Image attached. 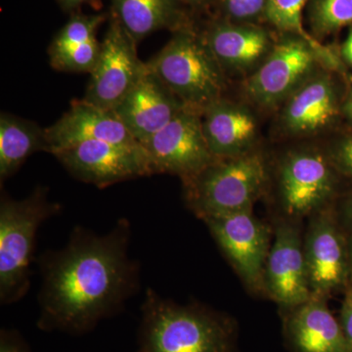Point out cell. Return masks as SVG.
Wrapping results in <instances>:
<instances>
[{
	"mask_svg": "<svg viewBox=\"0 0 352 352\" xmlns=\"http://www.w3.org/2000/svg\"><path fill=\"white\" fill-rule=\"evenodd\" d=\"M104 14H75L58 32L50 47V65L57 71L91 73L100 54L97 31Z\"/></svg>",
	"mask_w": 352,
	"mask_h": 352,
	"instance_id": "obj_20",
	"label": "cell"
},
{
	"mask_svg": "<svg viewBox=\"0 0 352 352\" xmlns=\"http://www.w3.org/2000/svg\"><path fill=\"white\" fill-rule=\"evenodd\" d=\"M272 226L274 236L264 272V291L281 314L305 302L312 293L303 252L302 222L274 219Z\"/></svg>",
	"mask_w": 352,
	"mask_h": 352,
	"instance_id": "obj_13",
	"label": "cell"
},
{
	"mask_svg": "<svg viewBox=\"0 0 352 352\" xmlns=\"http://www.w3.org/2000/svg\"><path fill=\"white\" fill-rule=\"evenodd\" d=\"M38 151L48 152L45 129L32 120L2 113L0 117V180L15 175L25 160Z\"/></svg>",
	"mask_w": 352,
	"mask_h": 352,
	"instance_id": "obj_22",
	"label": "cell"
},
{
	"mask_svg": "<svg viewBox=\"0 0 352 352\" xmlns=\"http://www.w3.org/2000/svg\"><path fill=\"white\" fill-rule=\"evenodd\" d=\"M270 179L265 157L252 149L239 156L215 159L183 182L187 207L199 219L252 210Z\"/></svg>",
	"mask_w": 352,
	"mask_h": 352,
	"instance_id": "obj_3",
	"label": "cell"
},
{
	"mask_svg": "<svg viewBox=\"0 0 352 352\" xmlns=\"http://www.w3.org/2000/svg\"><path fill=\"white\" fill-rule=\"evenodd\" d=\"M131 238L126 219L103 235L76 226L64 248L41 254L39 330L85 335L122 312L140 288V266L129 254Z\"/></svg>",
	"mask_w": 352,
	"mask_h": 352,
	"instance_id": "obj_1",
	"label": "cell"
},
{
	"mask_svg": "<svg viewBox=\"0 0 352 352\" xmlns=\"http://www.w3.org/2000/svg\"><path fill=\"white\" fill-rule=\"evenodd\" d=\"M342 111L347 120L352 124V88L349 94H347L346 98L344 99V104L342 105Z\"/></svg>",
	"mask_w": 352,
	"mask_h": 352,
	"instance_id": "obj_32",
	"label": "cell"
},
{
	"mask_svg": "<svg viewBox=\"0 0 352 352\" xmlns=\"http://www.w3.org/2000/svg\"><path fill=\"white\" fill-rule=\"evenodd\" d=\"M147 64L186 108L201 113L222 98L226 87L223 69L203 36L188 25L175 31Z\"/></svg>",
	"mask_w": 352,
	"mask_h": 352,
	"instance_id": "obj_5",
	"label": "cell"
},
{
	"mask_svg": "<svg viewBox=\"0 0 352 352\" xmlns=\"http://www.w3.org/2000/svg\"><path fill=\"white\" fill-rule=\"evenodd\" d=\"M91 0H58L60 6L65 11H74L82 6V4L87 3Z\"/></svg>",
	"mask_w": 352,
	"mask_h": 352,
	"instance_id": "obj_31",
	"label": "cell"
},
{
	"mask_svg": "<svg viewBox=\"0 0 352 352\" xmlns=\"http://www.w3.org/2000/svg\"><path fill=\"white\" fill-rule=\"evenodd\" d=\"M201 119L208 147L217 159L254 149L258 124L247 108L220 98L201 113Z\"/></svg>",
	"mask_w": 352,
	"mask_h": 352,
	"instance_id": "obj_18",
	"label": "cell"
},
{
	"mask_svg": "<svg viewBox=\"0 0 352 352\" xmlns=\"http://www.w3.org/2000/svg\"><path fill=\"white\" fill-rule=\"evenodd\" d=\"M0 352H32L24 338L17 330L2 329L0 331Z\"/></svg>",
	"mask_w": 352,
	"mask_h": 352,
	"instance_id": "obj_27",
	"label": "cell"
},
{
	"mask_svg": "<svg viewBox=\"0 0 352 352\" xmlns=\"http://www.w3.org/2000/svg\"><path fill=\"white\" fill-rule=\"evenodd\" d=\"M315 38L352 25V0H312L308 13Z\"/></svg>",
	"mask_w": 352,
	"mask_h": 352,
	"instance_id": "obj_24",
	"label": "cell"
},
{
	"mask_svg": "<svg viewBox=\"0 0 352 352\" xmlns=\"http://www.w3.org/2000/svg\"><path fill=\"white\" fill-rule=\"evenodd\" d=\"M308 0H267L265 16L279 31L300 36L319 51L327 68L344 73V63L339 55L322 45L314 36L308 34L302 25V11Z\"/></svg>",
	"mask_w": 352,
	"mask_h": 352,
	"instance_id": "obj_23",
	"label": "cell"
},
{
	"mask_svg": "<svg viewBox=\"0 0 352 352\" xmlns=\"http://www.w3.org/2000/svg\"><path fill=\"white\" fill-rule=\"evenodd\" d=\"M203 38L223 71L256 68L274 45L265 30L252 25L214 23Z\"/></svg>",
	"mask_w": 352,
	"mask_h": 352,
	"instance_id": "obj_19",
	"label": "cell"
},
{
	"mask_svg": "<svg viewBox=\"0 0 352 352\" xmlns=\"http://www.w3.org/2000/svg\"><path fill=\"white\" fill-rule=\"evenodd\" d=\"M340 177L326 152L307 148L286 153L275 175L276 219L302 222L333 207Z\"/></svg>",
	"mask_w": 352,
	"mask_h": 352,
	"instance_id": "obj_6",
	"label": "cell"
},
{
	"mask_svg": "<svg viewBox=\"0 0 352 352\" xmlns=\"http://www.w3.org/2000/svg\"><path fill=\"white\" fill-rule=\"evenodd\" d=\"M339 321L349 349L352 352V286L349 285L344 293L340 307Z\"/></svg>",
	"mask_w": 352,
	"mask_h": 352,
	"instance_id": "obj_28",
	"label": "cell"
},
{
	"mask_svg": "<svg viewBox=\"0 0 352 352\" xmlns=\"http://www.w3.org/2000/svg\"><path fill=\"white\" fill-rule=\"evenodd\" d=\"M336 214L347 236H352V192L335 204Z\"/></svg>",
	"mask_w": 352,
	"mask_h": 352,
	"instance_id": "obj_29",
	"label": "cell"
},
{
	"mask_svg": "<svg viewBox=\"0 0 352 352\" xmlns=\"http://www.w3.org/2000/svg\"><path fill=\"white\" fill-rule=\"evenodd\" d=\"M138 43L115 17L111 18L107 32L101 43L100 54L83 100L105 109H113L138 82L147 63L138 55Z\"/></svg>",
	"mask_w": 352,
	"mask_h": 352,
	"instance_id": "obj_12",
	"label": "cell"
},
{
	"mask_svg": "<svg viewBox=\"0 0 352 352\" xmlns=\"http://www.w3.org/2000/svg\"><path fill=\"white\" fill-rule=\"evenodd\" d=\"M303 252L311 293L327 298L344 294L349 286V236L335 206L308 217Z\"/></svg>",
	"mask_w": 352,
	"mask_h": 352,
	"instance_id": "obj_9",
	"label": "cell"
},
{
	"mask_svg": "<svg viewBox=\"0 0 352 352\" xmlns=\"http://www.w3.org/2000/svg\"><path fill=\"white\" fill-rule=\"evenodd\" d=\"M177 0H112L113 17L136 43L163 29L187 27Z\"/></svg>",
	"mask_w": 352,
	"mask_h": 352,
	"instance_id": "obj_21",
	"label": "cell"
},
{
	"mask_svg": "<svg viewBox=\"0 0 352 352\" xmlns=\"http://www.w3.org/2000/svg\"><path fill=\"white\" fill-rule=\"evenodd\" d=\"M227 15L236 21L256 19L265 15L267 0H221Z\"/></svg>",
	"mask_w": 352,
	"mask_h": 352,
	"instance_id": "obj_25",
	"label": "cell"
},
{
	"mask_svg": "<svg viewBox=\"0 0 352 352\" xmlns=\"http://www.w3.org/2000/svg\"><path fill=\"white\" fill-rule=\"evenodd\" d=\"M340 109L339 94L332 76L325 72H316L285 101L282 126L291 135H311L331 126Z\"/></svg>",
	"mask_w": 352,
	"mask_h": 352,
	"instance_id": "obj_17",
	"label": "cell"
},
{
	"mask_svg": "<svg viewBox=\"0 0 352 352\" xmlns=\"http://www.w3.org/2000/svg\"><path fill=\"white\" fill-rule=\"evenodd\" d=\"M324 65L323 58L311 43L294 34L273 45L270 54L245 83L248 98L263 108H273L285 101ZM326 67V66H325Z\"/></svg>",
	"mask_w": 352,
	"mask_h": 352,
	"instance_id": "obj_8",
	"label": "cell"
},
{
	"mask_svg": "<svg viewBox=\"0 0 352 352\" xmlns=\"http://www.w3.org/2000/svg\"><path fill=\"white\" fill-rule=\"evenodd\" d=\"M45 136L50 154L85 141L140 144L113 111L97 107L83 99L74 101L61 119L45 129Z\"/></svg>",
	"mask_w": 352,
	"mask_h": 352,
	"instance_id": "obj_16",
	"label": "cell"
},
{
	"mask_svg": "<svg viewBox=\"0 0 352 352\" xmlns=\"http://www.w3.org/2000/svg\"><path fill=\"white\" fill-rule=\"evenodd\" d=\"M141 146L154 173L177 175L182 182L198 175L217 159L204 134L201 113L186 107Z\"/></svg>",
	"mask_w": 352,
	"mask_h": 352,
	"instance_id": "obj_10",
	"label": "cell"
},
{
	"mask_svg": "<svg viewBox=\"0 0 352 352\" xmlns=\"http://www.w3.org/2000/svg\"><path fill=\"white\" fill-rule=\"evenodd\" d=\"M342 61L346 62V63L351 65L352 67V29L349 32L346 41L342 44Z\"/></svg>",
	"mask_w": 352,
	"mask_h": 352,
	"instance_id": "obj_30",
	"label": "cell"
},
{
	"mask_svg": "<svg viewBox=\"0 0 352 352\" xmlns=\"http://www.w3.org/2000/svg\"><path fill=\"white\" fill-rule=\"evenodd\" d=\"M184 108L147 64L138 82L113 112L141 144L170 124Z\"/></svg>",
	"mask_w": 352,
	"mask_h": 352,
	"instance_id": "obj_14",
	"label": "cell"
},
{
	"mask_svg": "<svg viewBox=\"0 0 352 352\" xmlns=\"http://www.w3.org/2000/svg\"><path fill=\"white\" fill-rule=\"evenodd\" d=\"M327 154L339 175L352 180V136L340 139Z\"/></svg>",
	"mask_w": 352,
	"mask_h": 352,
	"instance_id": "obj_26",
	"label": "cell"
},
{
	"mask_svg": "<svg viewBox=\"0 0 352 352\" xmlns=\"http://www.w3.org/2000/svg\"><path fill=\"white\" fill-rule=\"evenodd\" d=\"M178 2L189 4V6L201 7L207 6L210 0H177Z\"/></svg>",
	"mask_w": 352,
	"mask_h": 352,
	"instance_id": "obj_34",
	"label": "cell"
},
{
	"mask_svg": "<svg viewBox=\"0 0 352 352\" xmlns=\"http://www.w3.org/2000/svg\"><path fill=\"white\" fill-rule=\"evenodd\" d=\"M61 212L48 200L47 189L38 187L31 195L15 200L2 194L0 201V302L13 305L31 287V263L38 230Z\"/></svg>",
	"mask_w": 352,
	"mask_h": 352,
	"instance_id": "obj_4",
	"label": "cell"
},
{
	"mask_svg": "<svg viewBox=\"0 0 352 352\" xmlns=\"http://www.w3.org/2000/svg\"><path fill=\"white\" fill-rule=\"evenodd\" d=\"M203 221L245 289L265 298L264 272L274 236L273 226L258 219L252 210Z\"/></svg>",
	"mask_w": 352,
	"mask_h": 352,
	"instance_id": "obj_7",
	"label": "cell"
},
{
	"mask_svg": "<svg viewBox=\"0 0 352 352\" xmlns=\"http://www.w3.org/2000/svg\"><path fill=\"white\" fill-rule=\"evenodd\" d=\"M138 352H239L237 323L198 302L180 305L146 292Z\"/></svg>",
	"mask_w": 352,
	"mask_h": 352,
	"instance_id": "obj_2",
	"label": "cell"
},
{
	"mask_svg": "<svg viewBox=\"0 0 352 352\" xmlns=\"http://www.w3.org/2000/svg\"><path fill=\"white\" fill-rule=\"evenodd\" d=\"M328 300L312 294L305 302L280 314L288 352H351Z\"/></svg>",
	"mask_w": 352,
	"mask_h": 352,
	"instance_id": "obj_15",
	"label": "cell"
},
{
	"mask_svg": "<svg viewBox=\"0 0 352 352\" xmlns=\"http://www.w3.org/2000/svg\"><path fill=\"white\" fill-rule=\"evenodd\" d=\"M349 285L352 286V236H349Z\"/></svg>",
	"mask_w": 352,
	"mask_h": 352,
	"instance_id": "obj_33",
	"label": "cell"
},
{
	"mask_svg": "<svg viewBox=\"0 0 352 352\" xmlns=\"http://www.w3.org/2000/svg\"><path fill=\"white\" fill-rule=\"evenodd\" d=\"M52 155L69 175L99 188L154 175L149 157L141 144L120 145L105 141H85Z\"/></svg>",
	"mask_w": 352,
	"mask_h": 352,
	"instance_id": "obj_11",
	"label": "cell"
}]
</instances>
